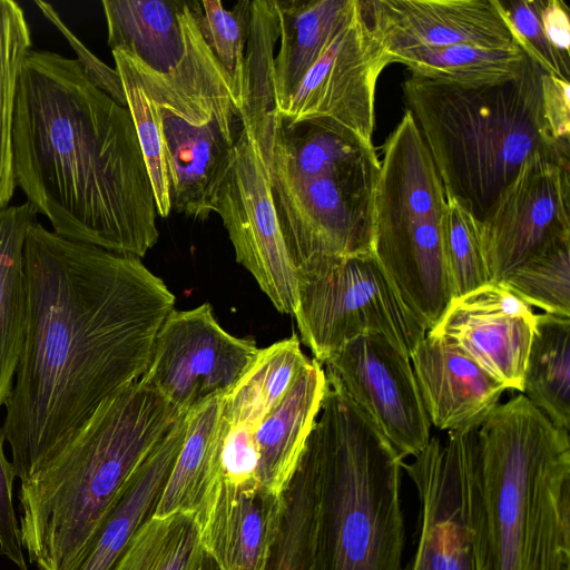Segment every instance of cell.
<instances>
[{
  "label": "cell",
  "mask_w": 570,
  "mask_h": 570,
  "mask_svg": "<svg viewBox=\"0 0 570 570\" xmlns=\"http://www.w3.org/2000/svg\"><path fill=\"white\" fill-rule=\"evenodd\" d=\"M23 263L26 326L2 426L21 482L147 368L175 295L140 258L76 242L33 219Z\"/></svg>",
  "instance_id": "obj_1"
},
{
  "label": "cell",
  "mask_w": 570,
  "mask_h": 570,
  "mask_svg": "<svg viewBox=\"0 0 570 570\" xmlns=\"http://www.w3.org/2000/svg\"><path fill=\"white\" fill-rule=\"evenodd\" d=\"M12 151L16 186L56 234L137 258L157 243L155 194L130 114L76 59L29 51Z\"/></svg>",
  "instance_id": "obj_2"
},
{
  "label": "cell",
  "mask_w": 570,
  "mask_h": 570,
  "mask_svg": "<svg viewBox=\"0 0 570 570\" xmlns=\"http://www.w3.org/2000/svg\"><path fill=\"white\" fill-rule=\"evenodd\" d=\"M297 469L311 493L305 570H404V460L328 379Z\"/></svg>",
  "instance_id": "obj_3"
},
{
  "label": "cell",
  "mask_w": 570,
  "mask_h": 570,
  "mask_svg": "<svg viewBox=\"0 0 570 570\" xmlns=\"http://www.w3.org/2000/svg\"><path fill=\"white\" fill-rule=\"evenodd\" d=\"M180 414L139 379L105 401L43 469L21 482L19 530L29 562L62 570Z\"/></svg>",
  "instance_id": "obj_4"
},
{
  "label": "cell",
  "mask_w": 570,
  "mask_h": 570,
  "mask_svg": "<svg viewBox=\"0 0 570 570\" xmlns=\"http://www.w3.org/2000/svg\"><path fill=\"white\" fill-rule=\"evenodd\" d=\"M487 570H570V438L523 394L478 429Z\"/></svg>",
  "instance_id": "obj_5"
},
{
  "label": "cell",
  "mask_w": 570,
  "mask_h": 570,
  "mask_svg": "<svg viewBox=\"0 0 570 570\" xmlns=\"http://www.w3.org/2000/svg\"><path fill=\"white\" fill-rule=\"evenodd\" d=\"M543 72L525 55L520 73L494 86L463 88L413 76L402 85L446 196L479 222L532 153L570 160L544 117Z\"/></svg>",
  "instance_id": "obj_6"
},
{
  "label": "cell",
  "mask_w": 570,
  "mask_h": 570,
  "mask_svg": "<svg viewBox=\"0 0 570 570\" xmlns=\"http://www.w3.org/2000/svg\"><path fill=\"white\" fill-rule=\"evenodd\" d=\"M180 22L184 53L168 72L128 53L157 111L171 210L206 220L216 213L244 122L230 79L205 42L190 1L183 3Z\"/></svg>",
  "instance_id": "obj_7"
},
{
  "label": "cell",
  "mask_w": 570,
  "mask_h": 570,
  "mask_svg": "<svg viewBox=\"0 0 570 570\" xmlns=\"http://www.w3.org/2000/svg\"><path fill=\"white\" fill-rule=\"evenodd\" d=\"M380 163L372 253L430 331L452 299L444 250L446 194L409 110L386 138Z\"/></svg>",
  "instance_id": "obj_8"
},
{
  "label": "cell",
  "mask_w": 570,
  "mask_h": 570,
  "mask_svg": "<svg viewBox=\"0 0 570 570\" xmlns=\"http://www.w3.org/2000/svg\"><path fill=\"white\" fill-rule=\"evenodd\" d=\"M296 272L293 315L302 342L321 364L368 333L383 335L410 357L428 333L373 253L323 257Z\"/></svg>",
  "instance_id": "obj_9"
},
{
  "label": "cell",
  "mask_w": 570,
  "mask_h": 570,
  "mask_svg": "<svg viewBox=\"0 0 570 570\" xmlns=\"http://www.w3.org/2000/svg\"><path fill=\"white\" fill-rule=\"evenodd\" d=\"M478 429L433 435L402 468L420 502V531L404 570H487Z\"/></svg>",
  "instance_id": "obj_10"
},
{
  "label": "cell",
  "mask_w": 570,
  "mask_h": 570,
  "mask_svg": "<svg viewBox=\"0 0 570 570\" xmlns=\"http://www.w3.org/2000/svg\"><path fill=\"white\" fill-rule=\"evenodd\" d=\"M380 168L372 147L351 163L309 178L267 171L281 232L296 269L323 257L372 253Z\"/></svg>",
  "instance_id": "obj_11"
},
{
  "label": "cell",
  "mask_w": 570,
  "mask_h": 570,
  "mask_svg": "<svg viewBox=\"0 0 570 570\" xmlns=\"http://www.w3.org/2000/svg\"><path fill=\"white\" fill-rule=\"evenodd\" d=\"M570 160L535 150L480 222L490 282L570 239Z\"/></svg>",
  "instance_id": "obj_12"
},
{
  "label": "cell",
  "mask_w": 570,
  "mask_h": 570,
  "mask_svg": "<svg viewBox=\"0 0 570 570\" xmlns=\"http://www.w3.org/2000/svg\"><path fill=\"white\" fill-rule=\"evenodd\" d=\"M259 348L236 337L217 322L205 303L173 309L158 330L140 381L179 412L226 395L252 366Z\"/></svg>",
  "instance_id": "obj_13"
},
{
  "label": "cell",
  "mask_w": 570,
  "mask_h": 570,
  "mask_svg": "<svg viewBox=\"0 0 570 570\" xmlns=\"http://www.w3.org/2000/svg\"><path fill=\"white\" fill-rule=\"evenodd\" d=\"M391 63L365 22L360 0L294 95L275 116L284 124L315 120L342 128L372 144L375 89Z\"/></svg>",
  "instance_id": "obj_14"
},
{
  "label": "cell",
  "mask_w": 570,
  "mask_h": 570,
  "mask_svg": "<svg viewBox=\"0 0 570 570\" xmlns=\"http://www.w3.org/2000/svg\"><path fill=\"white\" fill-rule=\"evenodd\" d=\"M216 213L228 233L236 261L252 274L278 312L293 315L297 272L281 232L264 158L245 127L220 186Z\"/></svg>",
  "instance_id": "obj_15"
},
{
  "label": "cell",
  "mask_w": 570,
  "mask_h": 570,
  "mask_svg": "<svg viewBox=\"0 0 570 570\" xmlns=\"http://www.w3.org/2000/svg\"><path fill=\"white\" fill-rule=\"evenodd\" d=\"M325 374L371 419L404 460L431 438L410 357L386 337L360 335L328 356ZM322 364V365H323Z\"/></svg>",
  "instance_id": "obj_16"
},
{
  "label": "cell",
  "mask_w": 570,
  "mask_h": 570,
  "mask_svg": "<svg viewBox=\"0 0 570 570\" xmlns=\"http://www.w3.org/2000/svg\"><path fill=\"white\" fill-rule=\"evenodd\" d=\"M532 307L500 283H489L450 301L428 331L469 356L505 390L522 393L533 335Z\"/></svg>",
  "instance_id": "obj_17"
},
{
  "label": "cell",
  "mask_w": 570,
  "mask_h": 570,
  "mask_svg": "<svg viewBox=\"0 0 570 570\" xmlns=\"http://www.w3.org/2000/svg\"><path fill=\"white\" fill-rule=\"evenodd\" d=\"M360 6L387 53L461 43L519 47L495 0H360Z\"/></svg>",
  "instance_id": "obj_18"
},
{
  "label": "cell",
  "mask_w": 570,
  "mask_h": 570,
  "mask_svg": "<svg viewBox=\"0 0 570 570\" xmlns=\"http://www.w3.org/2000/svg\"><path fill=\"white\" fill-rule=\"evenodd\" d=\"M287 510L288 493L277 498L218 475L196 512L206 557L218 570H268Z\"/></svg>",
  "instance_id": "obj_19"
},
{
  "label": "cell",
  "mask_w": 570,
  "mask_h": 570,
  "mask_svg": "<svg viewBox=\"0 0 570 570\" xmlns=\"http://www.w3.org/2000/svg\"><path fill=\"white\" fill-rule=\"evenodd\" d=\"M410 361L431 425L441 431L479 428L507 391L469 356L428 333Z\"/></svg>",
  "instance_id": "obj_20"
},
{
  "label": "cell",
  "mask_w": 570,
  "mask_h": 570,
  "mask_svg": "<svg viewBox=\"0 0 570 570\" xmlns=\"http://www.w3.org/2000/svg\"><path fill=\"white\" fill-rule=\"evenodd\" d=\"M188 413H181L134 474L122 498L62 570H110L138 528L154 513L183 446Z\"/></svg>",
  "instance_id": "obj_21"
},
{
  "label": "cell",
  "mask_w": 570,
  "mask_h": 570,
  "mask_svg": "<svg viewBox=\"0 0 570 570\" xmlns=\"http://www.w3.org/2000/svg\"><path fill=\"white\" fill-rule=\"evenodd\" d=\"M327 380L323 365L311 360L284 399L257 426V481L268 493L286 498L307 438L320 413Z\"/></svg>",
  "instance_id": "obj_22"
},
{
  "label": "cell",
  "mask_w": 570,
  "mask_h": 570,
  "mask_svg": "<svg viewBox=\"0 0 570 570\" xmlns=\"http://www.w3.org/2000/svg\"><path fill=\"white\" fill-rule=\"evenodd\" d=\"M356 0H276L281 47L274 58L276 114L294 95Z\"/></svg>",
  "instance_id": "obj_23"
},
{
  "label": "cell",
  "mask_w": 570,
  "mask_h": 570,
  "mask_svg": "<svg viewBox=\"0 0 570 570\" xmlns=\"http://www.w3.org/2000/svg\"><path fill=\"white\" fill-rule=\"evenodd\" d=\"M181 0H104L111 50L131 53L147 67L168 72L181 59Z\"/></svg>",
  "instance_id": "obj_24"
},
{
  "label": "cell",
  "mask_w": 570,
  "mask_h": 570,
  "mask_svg": "<svg viewBox=\"0 0 570 570\" xmlns=\"http://www.w3.org/2000/svg\"><path fill=\"white\" fill-rule=\"evenodd\" d=\"M36 214L28 203L0 209V406L10 397L23 343L27 312L23 247Z\"/></svg>",
  "instance_id": "obj_25"
},
{
  "label": "cell",
  "mask_w": 570,
  "mask_h": 570,
  "mask_svg": "<svg viewBox=\"0 0 570 570\" xmlns=\"http://www.w3.org/2000/svg\"><path fill=\"white\" fill-rule=\"evenodd\" d=\"M222 404L218 396L188 412L185 440L154 515L197 512L219 473Z\"/></svg>",
  "instance_id": "obj_26"
},
{
  "label": "cell",
  "mask_w": 570,
  "mask_h": 570,
  "mask_svg": "<svg viewBox=\"0 0 570 570\" xmlns=\"http://www.w3.org/2000/svg\"><path fill=\"white\" fill-rule=\"evenodd\" d=\"M391 63L404 65L411 76L463 88L494 86L517 77L525 61L521 48L474 45L414 47L389 53Z\"/></svg>",
  "instance_id": "obj_27"
},
{
  "label": "cell",
  "mask_w": 570,
  "mask_h": 570,
  "mask_svg": "<svg viewBox=\"0 0 570 570\" xmlns=\"http://www.w3.org/2000/svg\"><path fill=\"white\" fill-rule=\"evenodd\" d=\"M558 428H570V316L535 314L522 393Z\"/></svg>",
  "instance_id": "obj_28"
},
{
  "label": "cell",
  "mask_w": 570,
  "mask_h": 570,
  "mask_svg": "<svg viewBox=\"0 0 570 570\" xmlns=\"http://www.w3.org/2000/svg\"><path fill=\"white\" fill-rule=\"evenodd\" d=\"M309 361L295 334L259 348L252 366L223 396L222 420L227 424H245L257 429L284 399Z\"/></svg>",
  "instance_id": "obj_29"
},
{
  "label": "cell",
  "mask_w": 570,
  "mask_h": 570,
  "mask_svg": "<svg viewBox=\"0 0 570 570\" xmlns=\"http://www.w3.org/2000/svg\"><path fill=\"white\" fill-rule=\"evenodd\" d=\"M279 39L276 0H254L245 47L242 117L256 140L276 115L274 49Z\"/></svg>",
  "instance_id": "obj_30"
},
{
  "label": "cell",
  "mask_w": 570,
  "mask_h": 570,
  "mask_svg": "<svg viewBox=\"0 0 570 570\" xmlns=\"http://www.w3.org/2000/svg\"><path fill=\"white\" fill-rule=\"evenodd\" d=\"M205 557L196 512L151 514L110 570H203Z\"/></svg>",
  "instance_id": "obj_31"
},
{
  "label": "cell",
  "mask_w": 570,
  "mask_h": 570,
  "mask_svg": "<svg viewBox=\"0 0 570 570\" xmlns=\"http://www.w3.org/2000/svg\"><path fill=\"white\" fill-rule=\"evenodd\" d=\"M26 14L17 1L0 0V209L16 186L12 129L22 63L31 50Z\"/></svg>",
  "instance_id": "obj_32"
},
{
  "label": "cell",
  "mask_w": 570,
  "mask_h": 570,
  "mask_svg": "<svg viewBox=\"0 0 570 570\" xmlns=\"http://www.w3.org/2000/svg\"><path fill=\"white\" fill-rule=\"evenodd\" d=\"M127 101L144 160L151 180L158 216L165 218L171 212L169 183L158 116L146 92L130 55L111 50Z\"/></svg>",
  "instance_id": "obj_33"
},
{
  "label": "cell",
  "mask_w": 570,
  "mask_h": 570,
  "mask_svg": "<svg viewBox=\"0 0 570 570\" xmlns=\"http://www.w3.org/2000/svg\"><path fill=\"white\" fill-rule=\"evenodd\" d=\"M250 6L252 1L243 0L227 10L220 1H190L205 42L230 79L240 111Z\"/></svg>",
  "instance_id": "obj_34"
},
{
  "label": "cell",
  "mask_w": 570,
  "mask_h": 570,
  "mask_svg": "<svg viewBox=\"0 0 570 570\" xmlns=\"http://www.w3.org/2000/svg\"><path fill=\"white\" fill-rule=\"evenodd\" d=\"M500 284L531 307L570 316V239L552 245Z\"/></svg>",
  "instance_id": "obj_35"
},
{
  "label": "cell",
  "mask_w": 570,
  "mask_h": 570,
  "mask_svg": "<svg viewBox=\"0 0 570 570\" xmlns=\"http://www.w3.org/2000/svg\"><path fill=\"white\" fill-rule=\"evenodd\" d=\"M444 250L452 298L491 283L482 248L480 222L448 196Z\"/></svg>",
  "instance_id": "obj_36"
},
{
  "label": "cell",
  "mask_w": 570,
  "mask_h": 570,
  "mask_svg": "<svg viewBox=\"0 0 570 570\" xmlns=\"http://www.w3.org/2000/svg\"><path fill=\"white\" fill-rule=\"evenodd\" d=\"M514 41L546 73L570 80V59L552 46L541 16L542 0H495Z\"/></svg>",
  "instance_id": "obj_37"
},
{
  "label": "cell",
  "mask_w": 570,
  "mask_h": 570,
  "mask_svg": "<svg viewBox=\"0 0 570 570\" xmlns=\"http://www.w3.org/2000/svg\"><path fill=\"white\" fill-rule=\"evenodd\" d=\"M35 3L38 6L43 16L66 38L69 46L76 52V60L80 65L88 80L104 94L110 97L116 104L127 108L124 86L118 71L116 69H111L109 66L98 59L65 24L51 4L40 0H36Z\"/></svg>",
  "instance_id": "obj_38"
},
{
  "label": "cell",
  "mask_w": 570,
  "mask_h": 570,
  "mask_svg": "<svg viewBox=\"0 0 570 570\" xmlns=\"http://www.w3.org/2000/svg\"><path fill=\"white\" fill-rule=\"evenodd\" d=\"M4 441L6 436L0 426V553L20 570H27V560L12 502V485L17 476L12 463L6 458Z\"/></svg>",
  "instance_id": "obj_39"
},
{
  "label": "cell",
  "mask_w": 570,
  "mask_h": 570,
  "mask_svg": "<svg viewBox=\"0 0 570 570\" xmlns=\"http://www.w3.org/2000/svg\"><path fill=\"white\" fill-rule=\"evenodd\" d=\"M570 82L543 72L541 94L543 111L553 139L570 149Z\"/></svg>",
  "instance_id": "obj_40"
},
{
  "label": "cell",
  "mask_w": 570,
  "mask_h": 570,
  "mask_svg": "<svg viewBox=\"0 0 570 570\" xmlns=\"http://www.w3.org/2000/svg\"><path fill=\"white\" fill-rule=\"evenodd\" d=\"M269 570H298L296 562L285 556H277L271 567Z\"/></svg>",
  "instance_id": "obj_41"
}]
</instances>
